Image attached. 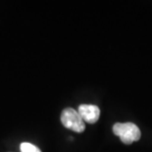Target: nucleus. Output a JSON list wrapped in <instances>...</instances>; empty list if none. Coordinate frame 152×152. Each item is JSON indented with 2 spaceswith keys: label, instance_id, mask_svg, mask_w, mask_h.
I'll return each mask as SVG.
<instances>
[{
  "label": "nucleus",
  "instance_id": "f257e3e1",
  "mask_svg": "<svg viewBox=\"0 0 152 152\" xmlns=\"http://www.w3.org/2000/svg\"><path fill=\"white\" fill-rule=\"evenodd\" d=\"M113 132L124 144H132L140 139L139 127L133 123H117L114 124Z\"/></svg>",
  "mask_w": 152,
  "mask_h": 152
},
{
  "label": "nucleus",
  "instance_id": "f03ea898",
  "mask_svg": "<svg viewBox=\"0 0 152 152\" xmlns=\"http://www.w3.org/2000/svg\"><path fill=\"white\" fill-rule=\"evenodd\" d=\"M60 121L63 126L75 132H83L85 129L84 121L82 120L78 112L72 108H66L62 111Z\"/></svg>",
  "mask_w": 152,
  "mask_h": 152
},
{
  "label": "nucleus",
  "instance_id": "7ed1b4c3",
  "mask_svg": "<svg viewBox=\"0 0 152 152\" xmlns=\"http://www.w3.org/2000/svg\"><path fill=\"white\" fill-rule=\"evenodd\" d=\"M77 112L84 123L95 124L100 118V109L95 105H80Z\"/></svg>",
  "mask_w": 152,
  "mask_h": 152
},
{
  "label": "nucleus",
  "instance_id": "20e7f679",
  "mask_svg": "<svg viewBox=\"0 0 152 152\" xmlns=\"http://www.w3.org/2000/svg\"><path fill=\"white\" fill-rule=\"evenodd\" d=\"M21 152H42L39 148H38L36 145L29 143V142H23L20 145Z\"/></svg>",
  "mask_w": 152,
  "mask_h": 152
}]
</instances>
